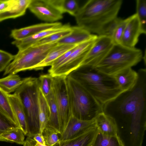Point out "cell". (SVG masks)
Masks as SVG:
<instances>
[{"mask_svg":"<svg viewBox=\"0 0 146 146\" xmlns=\"http://www.w3.org/2000/svg\"><path fill=\"white\" fill-rule=\"evenodd\" d=\"M70 33L58 40V44L77 45L92 39L97 35L92 34L79 26L71 27Z\"/></svg>","mask_w":146,"mask_h":146,"instance_id":"16","label":"cell"},{"mask_svg":"<svg viewBox=\"0 0 146 146\" xmlns=\"http://www.w3.org/2000/svg\"><path fill=\"white\" fill-rule=\"evenodd\" d=\"M20 127L14 123L7 116L0 111V141L3 133Z\"/></svg>","mask_w":146,"mask_h":146,"instance_id":"33","label":"cell"},{"mask_svg":"<svg viewBox=\"0 0 146 146\" xmlns=\"http://www.w3.org/2000/svg\"><path fill=\"white\" fill-rule=\"evenodd\" d=\"M95 120L96 126L101 133L108 136L117 135L116 124L112 117L102 112L96 117Z\"/></svg>","mask_w":146,"mask_h":146,"instance_id":"21","label":"cell"},{"mask_svg":"<svg viewBox=\"0 0 146 146\" xmlns=\"http://www.w3.org/2000/svg\"><path fill=\"white\" fill-rule=\"evenodd\" d=\"M76 45L57 44L50 50L44 60L36 65L33 70H41L46 66H51L53 62L62 55Z\"/></svg>","mask_w":146,"mask_h":146,"instance_id":"20","label":"cell"},{"mask_svg":"<svg viewBox=\"0 0 146 146\" xmlns=\"http://www.w3.org/2000/svg\"><path fill=\"white\" fill-rule=\"evenodd\" d=\"M28 9L39 19L49 23L55 22L63 18V14L47 0H31Z\"/></svg>","mask_w":146,"mask_h":146,"instance_id":"11","label":"cell"},{"mask_svg":"<svg viewBox=\"0 0 146 146\" xmlns=\"http://www.w3.org/2000/svg\"><path fill=\"white\" fill-rule=\"evenodd\" d=\"M137 72L131 68H129L122 70L112 76L120 88L124 91L134 86L137 80Z\"/></svg>","mask_w":146,"mask_h":146,"instance_id":"19","label":"cell"},{"mask_svg":"<svg viewBox=\"0 0 146 146\" xmlns=\"http://www.w3.org/2000/svg\"><path fill=\"white\" fill-rule=\"evenodd\" d=\"M33 138L36 142L42 145H46L42 133H38L34 135Z\"/></svg>","mask_w":146,"mask_h":146,"instance_id":"37","label":"cell"},{"mask_svg":"<svg viewBox=\"0 0 146 146\" xmlns=\"http://www.w3.org/2000/svg\"><path fill=\"white\" fill-rule=\"evenodd\" d=\"M96 126L95 119L91 121L83 120L72 115L61 135L60 141L75 138Z\"/></svg>","mask_w":146,"mask_h":146,"instance_id":"13","label":"cell"},{"mask_svg":"<svg viewBox=\"0 0 146 146\" xmlns=\"http://www.w3.org/2000/svg\"><path fill=\"white\" fill-rule=\"evenodd\" d=\"M25 134L20 128H17L2 134V141H5L23 145L25 142Z\"/></svg>","mask_w":146,"mask_h":146,"instance_id":"29","label":"cell"},{"mask_svg":"<svg viewBox=\"0 0 146 146\" xmlns=\"http://www.w3.org/2000/svg\"><path fill=\"white\" fill-rule=\"evenodd\" d=\"M122 0H90L79 8L74 17L78 26L91 33L107 36L117 18Z\"/></svg>","mask_w":146,"mask_h":146,"instance_id":"2","label":"cell"},{"mask_svg":"<svg viewBox=\"0 0 146 146\" xmlns=\"http://www.w3.org/2000/svg\"><path fill=\"white\" fill-rule=\"evenodd\" d=\"M8 98L13 110L25 135L27 134V124L24 110L19 98L14 94H8Z\"/></svg>","mask_w":146,"mask_h":146,"instance_id":"22","label":"cell"},{"mask_svg":"<svg viewBox=\"0 0 146 146\" xmlns=\"http://www.w3.org/2000/svg\"><path fill=\"white\" fill-rule=\"evenodd\" d=\"M42 134L46 145L48 146H53L60 141L61 134L54 130L46 127L44 129Z\"/></svg>","mask_w":146,"mask_h":146,"instance_id":"34","label":"cell"},{"mask_svg":"<svg viewBox=\"0 0 146 146\" xmlns=\"http://www.w3.org/2000/svg\"><path fill=\"white\" fill-rule=\"evenodd\" d=\"M62 25L58 22L36 24L12 30L11 36L15 40H21L34 35L43 30L56 27Z\"/></svg>","mask_w":146,"mask_h":146,"instance_id":"15","label":"cell"},{"mask_svg":"<svg viewBox=\"0 0 146 146\" xmlns=\"http://www.w3.org/2000/svg\"><path fill=\"white\" fill-rule=\"evenodd\" d=\"M114 44L110 37L98 35L80 67L85 66L95 67L106 57Z\"/></svg>","mask_w":146,"mask_h":146,"instance_id":"10","label":"cell"},{"mask_svg":"<svg viewBox=\"0 0 146 146\" xmlns=\"http://www.w3.org/2000/svg\"><path fill=\"white\" fill-rule=\"evenodd\" d=\"M71 26L67 29L52 34L38 42L32 46H37L56 42L70 33Z\"/></svg>","mask_w":146,"mask_h":146,"instance_id":"30","label":"cell"},{"mask_svg":"<svg viewBox=\"0 0 146 146\" xmlns=\"http://www.w3.org/2000/svg\"><path fill=\"white\" fill-rule=\"evenodd\" d=\"M136 14L141 23L146 28V0L136 1Z\"/></svg>","mask_w":146,"mask_h":146,"instance_id":"35","label":"cell"},{"mask_svg":"<svg viewBox=\"0 0 146 146\" xmlns=\"http://www.w3.org/2000/svg\"><path fill=\"white\" fill-rule=\"evenodd\" d=\"M98 131L96 126L75 138L60 141L53 146H92Z\"/></svg>","mask_w":146,"mask_h":146,"instance_id":"18","label":"cell"},{"mask_svg":"<svg viewBox=\"0 0 146 146\" xmlns=\"http://www.w3.org/2000/svg\"><path fill=\"white\" fill-rule=\"evenodd\" d=\"M36 142L33 137H27L25 141L23 146H35Z\"/></svg>","mask_w":146,"mask_h":146,"instance_id":"38","label":"cell"},{"mask_svg":"<svg viewBox=\"0 0 146 146\" xmlns=\"http://www.w3.org/2000/svg\"><path fill=\"white\" fill-rule=\"evenodd\" d=\"M97 36L98 35L92 39L76 45L70 54L58 68L50 74L53 77L66 76L79 68Z\"/></svg>","mask_w":146,"mask_h":146,"instance_id":"9","label":"cell"},{"mask_svg":"<svg viewBox=\"0 0 146 146\" xmlns=\"http://www.w3.org/2000/svg\"><path fill=\"white\" fill-rule=\"evenodd\" d=\"M130 18L131 16L125 19L120 18L111 37L114 44H120L124 31Z\"/></svg>","mask_w":146,"mask_h":146,"instance_id":"32","label":"cell"},{"mask_svg":"<svg viewBox=\"0 0 146 146\" xmlns=\"http://www.w3.org/2000/svg\"><path fill=\"white\" fill-rule=\"evenodd\" d=\"M38 78L39 89L46 97L50 93L52 89L54 78L48 74H41Z\"/></svg>","mask_w":146,"mask_h":146,"instance_id":"31","label":"cell"},{"mask_svg":"<svg viewBox=\"0 0 146 146\" xmlns=\"http://www.w3.org/2000/svg\"><path fill=\"white\" fill-rule=\"evenodd\" d=\"M8 95V94L0 88V111L6 115L14 123L20 127L12 109Z\"/></svg>","mask_w":146,"mask_h":146,"instance_id":"28","label":"cell"},{"mask_svg":"<svg viewBox=\"0 0 146 146\" xmlns=\"http://www.w3.org/2000/svg\"><path fill=\"white\" fill-rule=\"evenodd\" d=\"M143 57L142 52L140 49L114 44L106 57L94 67L107 74L113 76L136 65Z\"/></svg>","mask_w":146,"mask_h":146,"instance_id":"6","label":"cell"},{"mask_svg":"<svg viewBox=\"0 0 146 146\" xmlns=\"http://www.w3.org/2000/svg\"><path fill=\"white\" fill-rule=\"evenodd\" d=\"M134 86L102 106L103 112L112 117L117 135L124 139L139 137L146 129V70L141 68Z\"/></svg>","mask_w":146,"mask_h":146,"instance_id":"1","label":"cell"},{"mask_svg":"<svg viewBox=\"0 0 146 146\" xmlns=\"http://www.w3.org/2000/svg\"><path fill=\"white\" fill-rule=\"evenodd\" d=\"M38 96L40 133H42L44 129L46 128L48 123L50 116V111L47 100L39 88Z\"/></svg>","mask_w":146,"mask_h":146,"instance_id":"24","label":"cell"},{"mask_svg":"<svg viewBox=\"0 0 146 146\" xmlns=\"http://www.w3.org/2000/svg\"><path fill=\"white\" fill-rule=\"evenodd\" d=\"M31 1V0H11L9 5L0 12V22L23 15Z\"/></svg>","mask_w":146,"mask_h":146,"instance_id":"17","label":"cell"},{"mask_svg":"<svg viewBox=\"0 0 146 146\" xmlns=\"http://www.w3.org/2000/svg\"><path fill=\"white\" fill-rule=\"evenodd\" d=\"M15 55L5 51L0 50V72L5 70L13 61Z\"/></svg>","mask_w":146,"mask_h":146,"instance_id":"36","label":"cell"},{"mask_svg":"<svg viewBox=\"0 0 146 146\" xmlns=\"http://www.w3.org/2000/svg\"><path fill=\"white\" fill-rule=\"evenodd\" d=\"M57 44L55 42L37 46H32L19 51L15 55L14 59L5 69L3 75L16 74L21 71L33 70Z\"/></svg>","mask_w":146,"mask_h":146,"instance_id":"7","label":"cell"},{"mask_svg":"<svg viewBox=\"0 0 146 146\" xmlns=\"http://www.w3.org/2000/svg\"><path fill=\"white\" fill-rule=\"evenodd\" d=\"M92 146H124L117 135L108 136L99 131Z\"/></svg>","mask_w":146,"mask_h":146,"instance_id":"27","label":"cell"},{"mask_svg":"<svg viewBox=\"0 0 146 146\" xmlns=\"http://www.w3.org/2000/svg\"><path fill=\"white\" fill-rule=\"evenodd\" d=\"M24 79H21L16 74L9 75L0 79V88L8 94L17 89L23 84Z\"/></svg>","mask_w":146,"mask_h":146,"instance_id":"26","label":"cell"},{"mask_svg":"<svg viewBox=\"0 0 146 146\" xmlns=\"http://www.w3.org/2000/svg\"><path fill=\"white\" fill-rule=\"evenodd\" d=\"M146 28L141 23L136 13L131 16L123 34L120 44L127 47L134 48L138 43L140 36L145 34Z\"/></svg>","mask_w":146,"mask_h":146,"instance_id":"12","label":"cell"},{"mask_svg":"<svg viewBox=\"0 0 146 146\" xmlns=\"http://www.w3.org/2000/svg\"><path fill=\"white\" fill-rule=\"evenodd\" d=\"M35 146H48L46 145H44L40 144L37 142H36L35 144Z\"/></svg>","mask_w":146,"mask_h":146,"instance_id":"39","label":"cell"},{"mask_svg":"<svg viewBox=\"0 0 146 146\" xmlns=\"http://www.w3.org/2000/svg\"><path fill=\"white\" fill-rule=\"evenodd\" d=\"M69 24L41 31L29 37L20 40H15L12 44L15 46L19 51H21L32 46L38 42L54 33L61 31L71 27Z\"/></svg>","mask_w":146,"mask_h":146,"instance_id":"14","label":"cell"},{"mask_svg":"<svg viewBox=\"0 0 146 146\" xmlns=\"http://www.w3.org/2000/svg\"><path fill=\"white\" fill-rule=\"evenodd\" d=\"M65 80L72 115L91 121L103 112L102 105L79 82L69 75Z\"/></svg>","mask_w":146,"mask_h":146,"instance_id":"4","label":"cell"},{"mask_svg":"<svg viewBox=\"0 0 146 146\" xmlns=\"http://www.w3.org/2000/svg\"><path fill=\"white\" fill-rule=\"evenodd\" d=\"M69 75L82 85L102 106L123 91L113 76L92 66H81Z\"/></svg>","mask_w":146,"mask_h":146,"instance_id":"3","label":"cell"},{"mask_svg":"<svg viewBox=\"0 0 146 146\" xmlns=\"http://www.w3.org/2000/svg\"><path fill=\"white\" fill-rule=\"evenodd\" d=\"M66 76L53 77L52 88L58 110L59 131L61 135L72 116L66 82Z\"/></svg>","mask_w":146,"mask_h":146,"instance_id":"8","label":"cell"},{"mask_svg":"<svg viewBox=\"0 0 146 146\" xmlns=\"http://www.w3.org/2000/svg\"><path fill=\"white\" fill-rule=\"evenodd\" d=\"M48 1L62 14L68 13L74 16L80 7L75 0H47Z\"/></svg>","mask_w":146,"mask_h":146,"instance_id":"25","label":"cell"},{"mask_svg":"<svg viewBox=\"0 0 146 146\" xmlns=\"http://www.w3.org/2000/svg\"><path fill=\"white\" fill-rule=\"evenodd\" d=\"M38 78L31 77L24 78L21 85L14 94L23 107L26 119L27 137H33L40 133L38 116Z\"/></svg>","mask_w":146,"mask_h":146,"instance_id":"5","label":"cell"},{"mask_svg":"<svg viewBox=\"0 0 146 146\" xmlns=\"http://www.w3.org/2000/svg\"><path fill=\"white\" fill-rule=\"evenodd\" d=\"M45 98L50 111L49 118L46 127L54 130L60 133L58 110L53 88L50 93Z\"/></svg>","mask_w":146,"mask_h":146,"instance_id":"23","label":"cell"}]
</instances>
